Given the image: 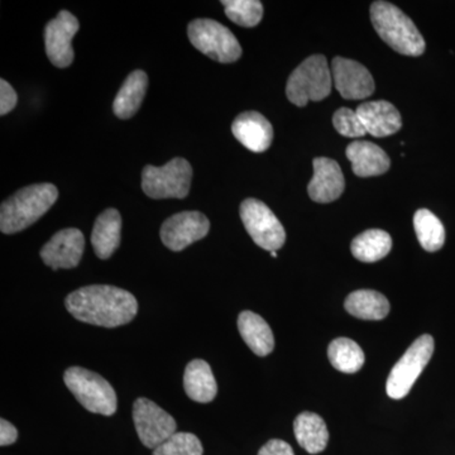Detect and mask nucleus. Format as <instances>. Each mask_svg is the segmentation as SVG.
<instances>
[{"mask_svg":"<svg viewBox=\"0 0 455 455\" xmlns=\"http://www.w3.org/2000/svg\"><path fill=\"white\" fill-rule=\"evenodd\" d=\"M65 305L79 322L104 328L128 324L139 313V302L131 292L108 284L82 287L66 298Z\"/></svg>","mask_w":455,"mask_h":455,"instance_id":"nucleus-1","label":"nucleus"},{"mask_svg":"<svg viewBox=\"0 0 455 455\" xmlns=\"http://www.w3.org/2000/svg\"><path fill=\"white\" fill-rule=\"evenodd\" d=\"M59 190L52 184H36L20 188L2 204L0 230L14 235L41 220L57 202Z\"/></svg>","mask_w":455,"mask_h":455,"instance_id":"nucleus-2","label":"nucleus"},{"mask_svg":"<svg viewBox=\"0 0 455 455\" xmlns=\"http://www.w3.org/2000/svg\"><path fill=\"white\" fill-rule=\"evenodd\" d=\"M371 20L379 37L401 55L416 57L425 52L423 36L396 5L374 2L371 5Z\"/></svg>","mask_w":455,"mask_h":455,"instance_id":"nucleus-3","label":"nucleus"},{"mask_svg":"<svg viewBox=\"0 0 455 455\" xmlns=\"http://www.w3.org/2000/svg\"><path fill=\"white\" fill-rule=\"evenodd\" d=\"M331 83L333 76L325 56H310L290 75L287 99L296 107H305L310 100H323L331 94Z\"/></svg>","mask_w":455,"mask_h":455,"instance_id":"nucleus-4","label":"nucleus"},{"mask_svg":"<svg viewBox=\"0 0 455 455\" xmlns=\"http://www.w3.org/2000/svg\"><path fill=\"white\" fill-rule=\"evenodd\" d=\"M64 381L88 411L104 416L116 414L118 406L116 391L100 374L82 367H71L65 371Z\"/></svg>","mask_w":455,"mask_h":455,"instance_id":"nucleus-5","label":"nucleus"},{"mask_svg":"<svg viewBox=\"0 0 455 455\" xmlns=\"http://www.w3.org/2000/svg\"><path fill=\"white\" fill-rule=\"evenodd\" d=\"M193 167L185 158L176 157L163 167L146 166L142 188L152 199H185L190 193Z\"/></svg>","mask_w":455,"mask_h":455,"instance_id":"nucleus-6","label":"nucleus"},{"mask_svg":"<svg viewBox=\"0 0 455 455\" xmlns=\"http://www.w3.org/2000/svg\"><path fill=\"white\" fill-rule=\"evenodd\" d=\"M188 40L204 55L221 64H230L241 59L242 47L235 36L217 20H196L188 25Z\"/></svg>","mask_w":455,"mask_h":455,"instance_id":"nucleus-7","label":"nucleus"},{"mask_svg":"<svg viewBox=\"0 0 455 455\" xmlns=\"http://www.w3.org/2000/svg\"><path fill=\"white\" fill-rule=\"evenodd\" d=\"M434 353V339L431 335H421L411 344L405 355L392 368L386 391L394 400H401L411 391L412 386L423 373Z\"/></svg>","mask_w":455,"mask_h":455,"instance_id":"nucleus-8","label":"nucleus"},{"mask_svg":"<svg viewBox=\"0 0 455 455\" xmlns=\"http://www.w3.org/2000/svg\"><path fill=\"white\" fill-rule=\"evenodd\" d=\"M241 218L248 235L262 250L277 252L284 244L286 232L283 226L265 203L257 199L244 200L241 205Z\"/></svg>","mask_w":455,"mask_h":455,"instance_id":"nucleus-9","label":"nucleus"},{"mask_svg":"<svg viewBox=\"0 0 455 455\" xmlns=\"http://www.w3.org/2000/svg\"><path fill=\"white\" fill-rule=\"evenodd\" d=\"M133 421L142 444L154 451L178 433L175 419L148 398L134 403Z\"/></svg>","mask_w":455,"mask_h":455,"instance_id":"nucleus-10","label":"nucleus"},{"mask_svg":"<svg viewBox=\"0 0 455 455\" xmlns=\"http://www.w3.org/2000/svg\"><path fill=\"white\" fill-rule=\"evenodd\" d=\"M211 223L200 212H182L164 220L161 227V241L173 252L184 251L188 245L208 235Z\"/></svg>","mask_w":455,"mask_h":455,"instance_id":"nucleus-11","label":"nucleus"},{"mask_svg":"<svg viewBox=\"0 0 455 455\" xmlns=\"http://www.w3.org/2000/svg\"><path fill=\"white\" fill-rule=\"evenodd\" d=\"M77 18L68 11H61L44 28V44L50 61L59 68H68L74 61L73 38L79 31Z\"/></svg>","mask_w":455,"mask_h":455,"instance_id":"nucleus-12","label":"nucleus"},{"mask_svg":"<svg viewBox=\"0 0 455 455\" xmlns=\"http://www.w3.org/2000/svg\"><path fill=\"white\" fill-rule=\"evenodd\" d=\"M85 250V238L82 230L76 228H66L57 232L42 247L41 259L44 265L52 269L75 268L83 259Z\"/></svg>","mask_w":455,"mask_h":455,"instance_id":"nucleus-13","label":"nucleus"},{"mask_svg":"<svg viewBox=\"0 0 455 455\" xmlns=\"http://www.w3.org/2000/svg\"><path fill=\"white\" fill-rule=\"evenodd\" d=\"M335 88L347 100H361L374 92L372 75L355 60L335 57L331 64Z\"/></svg>","mask_w":455,"mask_h":455,"instance_id":"nucleus-14","label":"nucleus"},{"mask_svg":"<svg viewBox=\"0 0 455 455\" xmlns=\"http://www.w3.org/2000/svg\"><path fill=\"white\" fill-rule=\"evenodd\" d=\"M313 180L307 187L310 199L316 203L326 204L340 197L346 188V181L337 161L317 157L313 161Z\"/></svg>","mask_w":455,"mask_h":455,"instance_id":"nucleus-15","label":"nucleus"},{"mask_svg":"<svg viewBox=\"0 0 455 455\" xmlns=\"http://www.w3.org/2000/svg\"><path fill=\"white\" fill-rule=\"evenodd\" d=\"M232 132L245 148L256 154L267 151L274 140L271 123L257 112L239 114L233 122Z\"/></svg>","mask_w":455,"mask_h":455,"instance_id":"nucleus-16","label":"nucleus"},{"mask_svg":"<svg viewBox=\"0 0 455 455\" xmlns=\"http://www.w3.org/2000/svg\"><path fill=\"white\" fill-rule=\"evenodd\" d=\"M355 112L363 123L367 133L377 139L397 133L403 127L401 114L388 101H368L361 104Z\"/></svg>","mask_w":455,"mask_h":455,"instance_id":"nucleus-17","label":"nucleus"},{"mask_svg":"<svg viewBox=\"0 0 455 455\" xmlns=\"http://www.w3.org/2000/svg\"><path fill=\"white\" fill-rule=\"evenodd\" d=\"M346 154L352 163L353 172L359 178L382 175L390 170V157L372 142L355 140L347 147Z\"/></svg>","mask_w":455,"mask_h":455,"instance_id":"nucleus-18","label":"nucleus"},{"mask_svg":"<svg viewBox=\"0 0 455 455\" xmlns=\"http://www.w3.org/2000/svg\"><path fill=\"white\" fill-rule=\"evenodd\" d=\"M122 217L116 209H107L95 220L92 233L94 252L100 259H108L121 244Z\"/></svg>","mask_w":455,"mask_h":455,"instance_id":"nucleus-19","label":"nucleus"},{"mask_svg":"<svg viewBox=\"0 0 455 455\" xmlns=\"http://www.w3.org/2000/svg\"><path fill=\"white\" fill-rule=\"evenodd\" d=\"M185 392L196 403H208L218 394V385L211 366L203 359H194L184 374Z\"/></svg>","mask_w":455,"mask_h":455,"instance_id":"nucleus-20","label":"nucleus"},{"mask_svg":"<svg viewBox=\"0 0 455 455\" xmlns=\"http://www.w3.org/2000/svg\"><path fill=\"white\" fill-rule=\"evenodd\" d=\"M238 329L245 344L254 355L266 357L275 348V338L266 320L252 311H243L238 317Z\"/></svg>","mask_w":455,"mask_h":455,"instance_id":"nucleus-21","label":"nucleus"},{"mask_svg":"<svg viewBox=\"0 0 455 455\" xmlns=\"http://www.w3.org/2000/svg\"><path fill=\"white\" fill-rule=\"evenodd\" d=\"M147 86H148V76L145 71L136 70L130 74L114 99V114L121 119L132 118L142 106Z\"/></svg>","mask_w":455,"mask_h":455,"instance_id":"nucleus-22","label":"nucleus"},{"mask_svg":"<svg viewBox=\"0 0 455 455\" xmlns=\"http://www.w3.org/2000/svg\"><path fill=\"white\" fill-rule=\"evenodd\" d=\"M296 440L307 453H322L329 442L325 421L314 412H302L293 423Z\"/></svg>","mask_w":455,"mask_h":455,"instance_id":"nucleus-23","label":"nucleus"},{"mask_svg":"<svg viewBox=\"0 0 455 455\" xmlns=\"http://www.w3.org/2000/svg\"><path fill=\"white\" fill-rule=\"evenodd\" d=\"M344 307L350 315L363 320H382L390 313V302L373 290H358L348 295Z\"/></svg>","mask_w":455,"mask_h":455,"instance_id":"nucleus-24","label":"nucleus"},{"mask_svg":"<svg viewBox=\"0 0 455 455\" xmlns=\"http://www.w3.org/2000/svg\"><path fill=\"white\" fill-rule=\"evenodd\" d=\"M392 239L387 232L370 229L355 236L352 242L353 256L361 262L372 263L385 259L391 252Z\"/></svg>","mask_w":455,"mask_h":455,"instance_id":"nucleus-25","label":"nucleus"},{"mask_svg":"<svg viewBox=\"0 0 455 455\" xmlns=\"http://www.w3.org/2000/svg\"><path fill=\"white\" fill-rule=\"evenodd\" d=\"M328 357L335 370L343 373H355L363 367L364 353L355 340L337 338L331 341Z\"/></svg>","mask_w":455,"mask_h":455,"instance_id":"nucleus-26","label":"nucleus"},{"mask_svg":"<svg viewBox=\"0 0 455 455\" xmlns=\"http://www.w3.org/2000/svg\"><path fill=\"white\" fill-rule=\"evenodd\" d=\"M414 228L419 243L427 252H436L445 243V229L442 221L427 209L415 212Z\"/></svg>","mask_w":455,"mask_h":455,"instance_id":"nucleus-27","label":"nucleus"},{"mask_svg":"<svg viewBox=\"0 0 455 455\" xmlns=\"http://www.w3.org/2000/svg\"><path fill=\"white\" fill-rule=\"evenodd\" d=\"M227 17L242 27H256L263 17V5L259 0H223Z\"/></svg>","mask_w":455,"mask_h":455,"instance_id":"nucleus-28","label":"nucleus"},{"mask_svg":"<svg viewBox=\"0 0 455 455\" xmlns=\"http://www.w3.org/2000/svg\"><path fill=\"white\" fill-rule=\"evenodd\" d=\"M202 442L191 433H175L154 451V455H203Z\"/></svg>","mask_w":455,"mask_h":455,"instance_id":"nucleus-29","label":"nucleus"},{"mask_svg":"<svg viewBox=\"0 0 455 455\" xmlns=\"http://www.w3.org/2000/svg\"><path fill=\"white\" fill-rule=\"evenodd\" d=\"M333 124L338 133L348 139H358L367 134L366 128L359 119L357 112L349 108H340L335 112Z\"/></svg>","mask_w":455,"mask_h":455,"instance_id":"nucleus-30","label":"nucleus"},{"mask_svg":"<svg viewBox=\"0 0 455 455\" xmlns=\"http://www.w3.org/2000/svg\"><path fill=\"white\" fill-rule=\"evenodd\" d=\"M17 92L12 88L11 84L4 79L0 80V114L5 116L17 106Z\"/></svg>","mask_w":455,"mask_h":455,"instance_id":"nucleus-31","label":"nucleus"},{"mask_svg":"<svg viewBox=\"0 0 455 455\" xmlns=\"http://www.w3.org/2000/svg\"><path fill=\"white\" fill-rule=\"evenodd\" d=\"M259 455H295V453H293L291 445L287 444L283 440L274 439L269 440L260 448Z\"/></svg>","mask_w":455,"mask_h":455,"instance_id":"nucleus-32","label":"nucleus"},{"mask_svg":"<svg viewBox=\"0 0 455 455\" xmlns=\"http://www.w3.org/2000/svg\"><path fill=\"white\" fill-rule=\"evenodd\" d=\"M18 438V431L9 421L2 419L0 420V445L7 447V445L16 443Z\"/></svg>","mask_w":455,"mask_h":455,"instance_id":"nucleus-33","label":"nucleus"},{"mask_svg":"<svg viewBox=\"0 0 455 455\" xmlns=\"http://www.w3.org/2000/svg\"><path fill=\"white\" fill-rule=\"evenodd\" d=\"M271 256H272V257H277V252H276V251H274V252H271Z\"/></svg>","mask_w":455,"mask_h":455,"instance_id":"nucleus-34","label":"nucleus"}]
</instances>
